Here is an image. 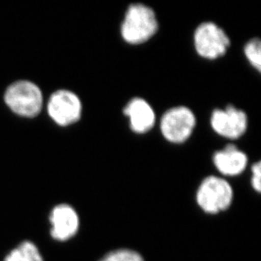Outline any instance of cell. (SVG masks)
<instances>
[{
	"label": "cell",
	"instance_id": "3",
	"mask_svg": "<svg viewBox=\"0 0 261 261\" xmlns=\"http://www.w3.org/2000/svg\"><path fill=\"white\" fill-rule=\"evenodd\" d=\"M231 41L219 25L205 21L198 25L194 34V45L198 55L204 59L215 60L226 55Z\"/></svg>",
	"mask_w": 261,
	"mask_h": 261
},
{
	"label": "cell",
	"instance_id": "12",
	"mask_svg": "<svg viewBox=\"0 0 261 261\" xmlns=\"http://www.w3.org/2000/svg\"><path fill=\"white\" fill-rule=\"evenodd\" d=\"M244 55L252 67L257 71L261 70V42L259 38H253L247 42L244 48Z\"/></svg>",
	"mask_w": 261,
	"mask_h": 261
},
{
	"label": "cell",
	"instance_id": "2",
	"mask_svg": "<svg viewBox=\"0 0 261 261\" xmlns=\"http://www.w3.org/2000/svg\"><path fill=\"white\" fill-rule=\"evenodd\" d=\"M232 188L227 180L210 176L203 180L196 193L198 204L209 214H217L227 210L232 204Z\"/></svg>",
	"mask_w": 261,
	"mask_h": 261
},
{
	"label": "cell",
	"instance_id": "9",
	"mask_svg": "<svg viewBox=\"0 0 261 261\" xmlns=\"http://www.w3.org/2000/svg\"><path fill=\"white\" fill-rule=\"evenodd\" d=\"M123 114L128 118L131 130L138 135L147 133L155 125V113L145 99L135 97L123 109Z\"/></svg>",
	"mask_w": 261,
	"mask_h": 261
},
{
	"label": "cell",
	"instance_id": "7",
	"mask_svg": "<svg viewBox=\"0 0 261 261\" xmlns=\"http://www.w3.org/2000/svg\"><path fill=\"white\" fill-rule=\"evenodd\" d=\"M47 111L53 120L59 125H71L79 121L82 116V101L72 91L60 90L50 97Z\"/></svg>",
	"mask_w": 261,
	"mask_h": 261
},
{
	"label": "cell",
	"instance_id": "1",
	"mask_svg": "<svg viewBox=\"0 0 261 261\" xmlns=\"http://www.w3.org/2000/svg\"><path fill=\"white\" fill-rule=\"evenodd\" d=\"M158 28V18L151 8L143 4H133L126 10L121 24V37L128 44H142L155 36Z\"/></svg>",
	"mask_w": 261,
	"mask_h": 261
},
{
	"label": "cell",
	"instance_id": "6",
	"mask_svg": "<svg viewBox=\"0 0 261 261\" xmlns=\"http://www.w3.org/2000/svg\"><path fill=\"white\" fill-rule=\"evenodd\" d=\"M248 123L247 114L231 105L223 109H215L211 116V126L215 133L229 140H237L244 136Z\"/></svg>",
	"mask_w": 261,
	"mask_h": 261
},
{
	"label": "cell",
	"instance_id": "13",
	"mask_svg": "<svg viewBox=\"0 0 261 261\" xmlns=\"http://www.w3.org/2000/svg\"><path fill=\"white\" fill-rule=\"evenodd\" d=\"M100 261H145L141 254L131 249H117L109 252Z\"/></svg>",
	"mask_w": 261,
	"mask_h": 261
},
{
	"label": "cell",
	"instance_id": "10",
	"mask_svg": "<svg viewBox=\"0 0 261 261\" xmlns=\"http://www.w3.org/2000/svg\"><path fill=\"white\" fill-rule=\"evenodd\" d=\"M213 163L220 173L233 177L241 174L248 164V156L236 145L229 144L213 155Z\"/></svg>",
	"mask_w": 261,
	"mask_h": 261
},
{
	"label": "cell",
	"instance_id": "11",
	"mask_svg": "<svg viewBox=\"0 0 261 261\" xmlns=\"http://www.w3.org/2000/svg\"><path fill=\"white\" fill-rule=\"evenodd\" d=\"M4 261H43V259L34 243L24 241L12 249Z\"/></svg>",
	"mask_w": 261,
	"mask_h": 261
},
{
	"label": "cell",
	"instance_id": "5",
	"mask_svg": "<svg viewBox=\"0 0 261 261\" xmlns=\"http://www.w3.org/2000/svg\"><path fill=\"white\" fill-rule=\"evenodd\" d=\"M5 98L9 108L20 116H37L42 109V92L32 82H15L7 89Z\"/></svg>",
	"mask_w": 261,
	"mask_h": 261
},
{
	"label": "cell",
	"instance_id": "8",
	"mask_svg": "<svg viewBox=\"0 0 261 261\" xmlns=\"http://www.w3.org/2000/svg\"><path fill=\"white\" fill-rule=\"evenodd\" d=\"M52 225L51 236L58 241H67L77 233L80 227L79 216L69 204H58L49 216Z\"/></svg>",
	"mask_w": 261,
	"mask_h": 261
},
{
	"label": "cell",
	"instance_id": "4",
	"mask_svg": "<svg viewBox=\"0 0 261 261\" xmlns=\"http://www.w3.org/2000/svg\"><path fill=\"white\" fill-rule=\"evenodd\" d=\"M195 126L196 117L188 107L171 108L161 118V133L170 143L181 144L188 141L192 136Z\"/></svg>",
	"mask_w": 261,
	"mask_h": 261
},
{
	"label": "cell",
	"instance_id": "14",
	"mask_svg": "<svg viewBox=\"0 0 261 261\" xmlns=\"http://www.w3.org/2000/svg\"><path fill=\"white\" fill-rule=\"evenodd\" d=\"M251 185L257 192H260L261 190V163L257 162L252 166Z\"/></svg>",
	"mask_w": 261,
	"mask_h": 261
}]
</instances>
